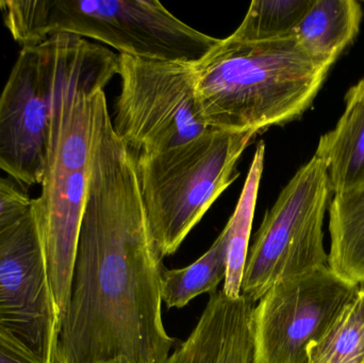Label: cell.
I'll list each match as a JSON object with an SVG mask.
<instances>
[{"label":"cell","mask_w":364,"mask_h":363,"mask_svg":"<svg viewBox=\"0 0 364 363\" xmlns=\"http://www.w3.org/2000/svg\"><path fill=\"white\" fill-rule=\"evenodd\" d=\"M102 363H130L125 358H117V359L110 360V362H102Z\"/></svg>","instance_id":"44dd1931"},{"label":"cell","mask_w":364,"mask_h":363,"mask_svg":"<svg viewBox=\"0 0 364 363\" xmlns=\"http://www.w3.org/2000/svg\"><path fill=\"white\" fill-rule=\"evenodd\" d=\"M363 9L355 0H314L294 36L314 59L333 66L356 38Z\"/></svg>","instance_id":"4fadbf2b"},{"label":"cell","mask_w":364,"mask_h":363,"mask_svg":"<svg viewBox=\"0 0 364 363\" xmlns=\"http://www.w3.org/2000/svg\"><path fill=\"white\" fill-rule=\"evenodd\" d=\"M314 0H254L230 34L241 40H267L294 36Z\"/></svg>","instance_id":"ac0fdd59"},{"label":"cell","mask_w":364,"mask_h":363,"mask_svg":"<svg viewBox=\"0 0 364 363\" xmlns=\"http://www.w3.org/2000/svg\"><path fill=\"white\" fill-rule=\"evenodd\" d=\"M59 330L32 207L0 234V336L41 363H55Z\"/></svg>","instance_id":"30bf717a"},{"label":"cell","mask_w":364,"mask_h":363,"mask_svg":"<svg viewBox=\"0 0 364 363\" xmlns=\"http://www.w3.org/2000/svg\"><path fill=\"white\" fill-rule=\"evenodd\" d=\"M111 53L72 34L21 47L0 93V170L21 187L41 185L58 93Z\"/></svg>","instance_id":"8992f818"},{"label":"cell","mask_w":364,"mask_h":363,"mask_svg":"<svg viewBox=\"0 0 364 363\" xmlns=\"http://www.w3.org/2000/svg\"><path fill=\"white\" fill-rule=\"evenodd\" d=\"M33 198L10 177L0 176V234L31 211Z\"/></svg>","instance_id":"d6986e66"},{"label":"cell","mask_w":364,"mask_h":363,"mask_svg":"<svg viewBox=\"0 0 364 363\" xmlns=\"http://www.w3.org/2000/svg\"><path fill=\"white\" fill-rule=\"evenodd\" d=\"M307 354L308 363H364L363 288Z\"/></svg>","instance_id":"e0dca14e"},{"label":"cell","mask_w":364,"mask_h":363,"mask_svg":"<svg viewBox=\"0 0 364 363\" xmlns=\"http://www.w3.org/2000/svg\"><path fill=\"white\" fill-rule=\"evenodd\" d=\"M0 363H41L0 336Z\"/></svg>","instance_id":"ffe728a7"},{"label":"cell","mask_w":364,"mask_h":363,"mask_svg":"<svg viewBox=\"0 0 364 363\" xmlns=\"http://www.w3.org/2000/svg\"><path fill=\"white\" fill-rule=\"evenodd\" d=\"M252 132L210 130L151 155L134 156L136 178L156 251L176 253L210 207L239 177Z\"/></svg>","instance_id":"5b68a950"},{"label":"cell","mask_w":364,"mask_h":363,"mask_svg":"<svg viewBox=\"0 0 364 363\" xmlns=\"http://www.w3.org/2000/svg\"><path fill=\"white\" fill-rule=\"evenodd\" d=\"M162 259L145 215L134 155L93 99L91 162L70 300L55 363H162L176 340L162 319Z\"/></svg>","instance_id":"6da1fadb"},{"label":"cell","mask_w":364,"mask_h":363,"mask_svg":"<svg viewBox=\"0 0 364 363\" xmlns=\"http://www.w3.org/2000/svg\"><path fill=\"white\" fill-rule=\"evenodd\" d=\"M228 230L225 227L212 246L194 264L161 273V298L168 308H182L193 298L213 293L228 270Z\"/></svg>","instance_id":"9a60e30c"},{"label":"cell","mask_w":364,"mask_h":363,"mask_svg":"<svg viewBox=\"0 0 364 363\" xmlns=\"http://www.w3.org/2000/svg\"><path fill=\"white\" fill-rule=\"evenodd\" d=\"M256 303L220 291L207 306L190 336L162 363H252V311Z\"/></svg>","instance_id":"8fae6325"},{"label":"cell","mask_w":364,"mask_h":363,"mask_svg":"<svg viewBox=\"0 0 364 363\" xmlns=\"http://www.w3.org/2000/svg\"><path fill=\"white\" fill-rule=\"evenodd\" d=\"M359 287H361V288H363V289H364V283H363V285L359 286Z\"/></svg>","instance_id":"7402d4cb"},{"label":"cell","mask_w":364,"mask_h":363,"mask_svg":"<svg viewBox=\"0 0 364 363\" xmlns=\"http://www.w3.org/2000/svg\"><path fill=\"white\" fill-rule=\"evenodd\" d=\"M358 290L328 266L274 285L252 311V363H308V349Z\"/></svg>","instance_id":"9c48e42d"},{"label":"cell","mask_w":364,"mask_h":363,"mask_svg":"<svg viewBox=\"0 0 364 363\" xmlns=\"http://www.w3.org/2000/svg\"><path fill=\"white\" fill-rule=\"evenodd\" d=\"M117 75L121 90L111 121L134 156L160 153L213 130L199 115L191 62L119 55Z\"/></svg>","instance_id":"ba28073f"},{"label":"cell","mask_w":364,"mask_h":363,"mask_svg":"<svg viewBox=\"0 0 364 363\" xmlns=\"http://www.w3.org/2000/svg\"><path fill=\"white\" fill-rule=\"evenodd\" d=\"M314 155L324 162L333 193L364 185V79L346 94L343 114Z\"/></svg>","instance_id":"7c38bea8"},{"label":"cell","mask_w":364,"mask_h":363,"mask_svg":"<svg viewBox=\"0 0 364 363\" xmlns=\"http://www.w3.org/2000/svg\"><path fill=\"white\" fill-rule=\"evenodd\" d=\"M265 145L260 142L255 151L243 190L233 215L225 227L228 230V270L223 292L230 298L241 296L242 279L250 249V230L254 221L259 187L264 168Z\"/></svg>","instance_id":"2e32d148"},{"label":"cell","mask_w":364,"mask_h":363,"mask_svg":"<svg viewBox=\"0 0 364 363\" xmlns=\"http://www.w3.org/2000/svg\"><path fill=\"white\" fill-rule=\"evenodd\" d=\"M328 268L353 285L364 283V185L338 192L329 204Z\"/></svg>","instance_id":"5bb4252c"},{"label":"cell","mask_w":364,"mask_h":363,"mask_svg":"<svg viewBox=\"0 0 364 363\" xmlns=\"http://www.w3.org/2000/svg\"><path fill=\"white\" fill-rule=\"evenodd\" d=\"M331 189L316 155L287 183L248 249L241 296L257 303L274 285L327 266L325 213Z\"/></svg>","instance_id":"52a82bcc"},{"label":"cell","mask_w":364,"mask_h":363,"mask_svg":"<svg viewBox=\"0 0 364 363\" xmlns=\"http://www.w3.org/2000/svg\"><path fill=\"white\" fill-rule=\"evenodd\" d=\"M0 14L21 46L72 34L119 55L195 62L220 40L183 23L156 0H6L0 1Z\"/></svg>","instance_id":"277c9868"},{"label":"cell","mask_w":364,"mask_h":363,"mask_svg":"<svg viewBox=\"0 0 364 363\" xmlns=\"http://www.w3.org/2000/svg\"><path fill=\"white\" fill-rule=\"evenodd\" d=\"M191 66L203 124L257 136L301 117L331 67L311 57L295 36L267 40L229 36Z\"/></svg>","instance_id":"7a4b0ae2"},{"label":"cell","mask_w":364,"mask_h":363,"mask_svg":"<svg viewBox=\"0 0 364 363\" xmlns=\"http://www.w3.org/2000/svg\"><path fill=\"white\" fill-rule=\"evenodd\" d=\"M112 53L68 81L53 102L42 192L33 211L60 325L70 300L73 268L91 162L93 99L117 75Z\"/></svg>","instance_id":"3957f363"}]
</instances>
